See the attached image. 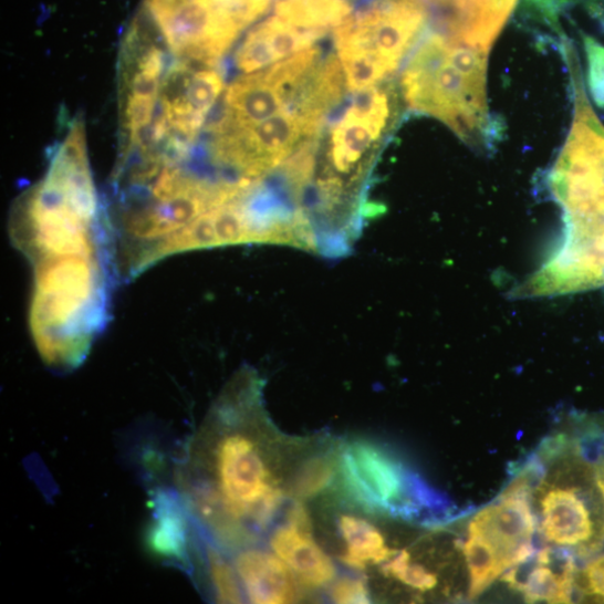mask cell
<instances>
[{
  "mask_svg": "<svg viewBox=\"0 0 604 604\" xmlns=\"http://www.w3.org/2000/svg\"><path fill=\"white\" fill-rule=\"evenodd\" d=\"M11 237L33 269L30 324L43 362L71 371L110 322L119 282L107 209L88 160L55 153L45 178L15 208Z\"/></svg>",
  "mask_w": 604,
  "mask_h": 604,
  "instance_id": "cell-1",
  "label": "cell"
},
{
  "mask_svg": "<svg viewBox=\"0 0 604 604\" xmlns=\"http://www.w3.org/2000/svg\"><path fill=\"white\" fill-rule=\"evenodd\" d=\"M249 373L227 388L215 410L217 431L199 437L189 458L207 460L212 480L183 487L187 506L226 542L244 541L243 523L267 525L280 503L265 459L242 423Z\"/></svg>",
  "mask_w": 604,
  "mask_h": 604,
  "instance_id": "cell-2",
  "label": "cell"
},
{
  "mask_svg": "<svg viewBox=\"0 0 604 604\" xmlns=\"http://www.w3.org/2000/svg\"><path fill=\"white\" fill-rule=\"evenodd\" d=\"M548 181L563 212V235L545 263L511 292L517 299L604 285V156L555 165Z\"/></svg>",
  "mask_w": 604,
  "mask_h": 604,
  "instance_id": "cell-3",
  "label": "cell"
},
{
  "mask_svg": "<svg viewBox=\"0 0 604 604\" xmlns=\"http://www.w3.org/2000/svg\"><path fill=\"white\" fill-rule=\"evenodd\" d=\"M487 54L433 30L425 33L402 76L409 108L445 123L471 146L485 144Z\"/></svg>",
  "mask_w": 604,
  "mask_h": 604,
  "instance_id": "cell-4",
  "label": "cell"
},
{
  "mask_svg": "<svg viewBox=\"0 0 604 604\" xmlns=\"http://www.w3.org/2000/svg\"><path fill=\"white\" fill-rule=\"evenodd\" d=\"M341 472L350 493L371 511L429 525L458 518L459 511L448 496L373 442L348 445L341 457Z\"/></svg>",
  "mask_w": 604,
  "mask_h": 604,
  "instance_id": "cell-5",
  "label": "cell"
},
{
  "mask_svg": "<svg viewBox=\"0 0 604 604\" xmlns=\"http://www.w3.org/2000/svg\"><path fill=\"white\" fill-rule=\"evenodd\" d=\"M392 115L389 94L371 87L355 93L351 105L336 122L332 136L330 175H348L362 160L365 153L387 127ZM342 179V178H341Z\"/></svg>",
  "mask_w": 604,
  "mask_h": 604,
  "instance_id": "cell-6",
  "label": "cell"
},
{
  "mask_svg": "<svg viewBox=\"0 0 604 604\" xmlns=\"http://www.w3.org/2000/svg\"><path fill=\"white\" fill-rule=\"evenodd\" d=\"M529 494L503 490L498 500L480 511L469 524L500 555L507 570L521 564L538 552L533 538L538 519Z\"/></svg>",
  "mask_w": 604,
  "mask_h": 604,
  "instance_id": "cell-7",
  "label": "cell"
},
{
  "mask_svg": "<svg viewBox=\"0 0 604 604\" xmlns=\"http://www.w3.org/2000/svg\"><path fill=\"white\" fill-rule=\"evenodd\" d=\"M518 0H431L434 29L488 52L508 23Z\"/></svg>",
  "mask_w": 604,
  "mask_h": 604,
  "instance_id": "cell-8",
  "label": "cell"
},
{
  "mask_svg": "<svg viewBox=\"0 0 604 604\" xmlns=\"http://www.w3.org/2000/svg\"><path fill=\"white\" fill-rule=\"evenodd\" d=\"M589 497L580 487H551L542 497L541 530L546 541L560 546H577L579 554L596 552V538Z\"/></svg>",
  "mask_w": 604,
  "mask_h": 604,
  "instance_id": "cell-9",
  "label": "cell"
},
{
  "mask_svg": "<svg viewBox=\"0 0 604 604\" xmlns=\"http://www.w3.org/2000/svg\"><path fill=\"white\" fill-rule=\"evenodd\" d=\"M271 548L302 584L322 587L335 579L336 567L312 537L311 519L302 507L291 510L288 524L274 532Z\"/></svg>",
  "mask_w": 604,
  "mask_h": 604,
  "instance_id": "cell-10",
  "label": "cell"
},
{
  "mask_svg": "<svg viewBox=\"0 0 604 604\" xmlns=\"http://www.w3.org/2000/svg\"><path fill=\"white\" fill-rule=\"evenodd\" d=\"M236 570L252 603H291L299 597V580L279 556L247 550L238 555Z\"/></svg>",
  "mask_w": 604,
  "mask_h": 604,
  "instance_id": "cell-11",
  "label": "cell"
},
{
  "mask_svg": "<svg viewBox=\"0 0 604 604\" xmlns=\"http://www.w3.org/2000/svg\"><path fill=\"white\" fill-rule=\"evenodd\" d=\"M184 501L175 493L159 491L154 500L153 521L148 527L146 545L160 560L190 567V534Z\"/></svg>",
  "mask_w": 604,
  "mask_h": 604,
  "instance_id": "cell-12",
  "label": "cell"
},
{
  "mask_svg": "<svg viewBox=\"0 0 604 604\" xmlns=\"http://www.w3.org/2000/svg\"><path fill=\"white\" fill-rule=\"evenodd\" d=\"M346 86L341 60L331 54L315 67L288 110L321 131L327 114L342 103Z\"/></svg>",
  "mask_w": 604,
  "mask_h": 604,
  "instance_id": "cell-13",
  "label": "cell"
},
{
  "mask_svg": "<svg viewBox=\"0 0 604 604\" xmlns=\"http://www.w3.org/2000/svg\"><path fill=\"white\" fill-rule=\"evenodd\" d=\"M223 103L241 128L262 123L288 110L284 96L265 83L259 72L235 80L226 90Z\"/></svg>",
  "mask_w": 604,
  "mask_h": 604,
  "instance_id": "cell-14",
  "label": "cell"
},
{
  "mask_svg": "<svg viewBox=\"0 0 604 604\" xmlns=\"http://www.w3.org/2000/svg\"><path fill=\"white\" fill-rule=\"evenodd\" d=\"M348 0H277L275 17L298 29L330 31L352 15Z\"/></svg>",
  "mask_w": 604,
  "mask_h": 604,
  "instance_id": "cell-15",
  "label": "cell"
},
{
  "mask_svg": "<svg viewBox=\"0 0 604 604\" xmlns=\"http://www.w3.org/2000/svg\"><path fill=\"white\" fill-rule=\"evenodd\" d=\"M340 531L346 544L344 563L356 570L388 561L396 552L388 549L382 533L369 522L352 516L340 520Z\"/></svg>",
  "mask_w": 604,
  "mask_h": 604,
  "instance_id": "cell-16",
  "label": "cell"
},
{
  "mask_svg": "<svg viewBox=\"0 0 604 604\" xmlns=\"http://www.w3.org/2000/svg\"><path fill=\"white\" fill-rule=\"evenodd\" d=\"M470 573L469 597L476 598L507 571L496 549L481 535L469 531L462 545Z\"/></svg>",
  "mask_w": 604,
  "mask_h": 604,
  "instance_id": "cell-17",
  "label": "cell"
},
{
  "mask_svg": "<svg viewBox=\"0 0 604 604\" xmlns=\"http://www.w3.org/2000/svg\"><path fill=\"white\" fill-rule=\"evenodd\" d=\"M337 53L347 87L354 93L375 87L397 70L396 66L373 52L343 50Z\"/></svg>",
  "mask_w": 604,
  "mask_h": 604,
  "instance_id": "cell-18",
  "label": "cell"
},
{
  "mask_svg": "<svg viewBox=\"0 0 604 604\" xmlns=\"http://www.w3.org/2000/svg\"><path fill=\"white\" fill-rule=\"evenodd\" d=\"M576 574L563 575L548 565L539 564L530 573L521 593L530 603H571L575 592H579Z\"/></svg>",
  "mask_w": 604,
  "mask_h": 604,
  "instance_id": "cell-19",
  "label": "cell"
},
{
  "mask_svg": "<svg viewBox=\"0 0 604 604\" xmlns=\"http://www.w3.org/2000/svg\"><path fill=\"white\" fill-rule=\"evenodd\" d=\"M259 28L267 37L279 61L313 48L329 33L322 30L293 28L277 17L268 19L259 24Z\"/></svg>",
  "mask_w": 604,
  "mask_h": 604,
  "instance_id": "cell-20",
  "label": "cell"
},
{
  "mask_svg": "<svg viewBox=\"0 0 604 604\" xmlns=\"http://www.w3.org/2000/svg\"><path fill=\"white\" fill-rule=\"evenodd\" d=\"M223 87L222 70L195 72L187 92V105L190 113L208 119Z\"/></svg>",
  "mask_w": 604,
  "mask_h": 604,
  "instance_id": "cell-21",
  "label": "cell"
},
{
  "mask_svg": "<svg viewBox=\"0 0 604 604\" xmlns=\"http://www.w3.org/2000/svg\"><path fill=\"white\" fill-rule=\"evenodd\" d=\"M335 478V468L324 457L308 461L296 471L291 482L292 492L302 498H311L325 491Z\"/></svg>",
  "mask_w": 604,
  "mask_h": 604,
  "instance_id": "cell-22",
  "label": "cell"
},
{
  "mask_svg": "<svg viewBox=\"0 0 604 604\" xmlns=\"http://www.w3.org/2000/svg\"><path fill=\"white\" fill-rule=\"evenodd\" d=\"M278 61L270 42L259 25L249 32L235 56L236 67L243 73L267 69Z\"/></svg>",
  "mask_w": 604,
  "mask_h": 604,
  "instance_id": "cell-23",
  "label": "cell"
},
{
  "mask_svg": "<svg viewBox=\"0 0 604 604\" xmlns=\"http://www.w3.org/2000/svg\"><path fill=\"white\" fill-rule=\"evenodd\" d=\"M384 573L416 590L426 592L436 587L437 576L425 566L412 562L407 551L395 553L383 567Z\"/></svg>",
  "mask_w": 604,
  "mask_h": 604,
  "instance_id": "cell-24",
  "label": "cell"
},
{
  "mask_svg": "<svg viewBox=\"0 0 604 604\" xmlns=\"http://www.w3.org/2000/svg\"><path fill=\"white\" fill-rule=\"evenodd\" d=\"M208 559L211 582L218 600L222 603H241L243 597L237 570L235 571L215 550H209Z\"/></svg>",
  "mask_w": 604,
  "mask_h": 604,
  "instance_id": "cell-25",
  "label": "cell"
},
{
  "mask_svg": "<svg viewBox=\"0 0 604 604\" xmlns=\"http://www.w3.org/2000/svg\"><path fill=\"white\" fill-rule=\"evenodd\" d=\"M587 62V83L594 103L604 110V46L583 34Z\"/></svg>",
  "mask_w": 604,
  "mask_h": 604,
  "instance_id": "cell-26",
  "label": "cell"
},
{
  "mask_svg": "<svg viewBox=\"0 0 604 604\" xmlns=\"http://www.w3.org/2000/svg\"><path fill=\"white\" fill-rule=\"evenodd\" d=\"M574 452L587 466L595 468L604 461V433L597 428H587L573 439Z\"/></svg>",
  "mask_w": 604,
  "mask_h": 604,
  "instance_id": "cell-27",
  "label": "cell"
},
{
  "mask_svg": "<svg viewBox=\"0 0 604 604\" xmlns=\"http://www.w3.org/2000/svg\"><path fill=\"white\" fill-rule=\"evenodd\" d=\"M158 100L129 95L125 118L128 129L132 132L144 128L153 123Z\"/></svg>",
  "mask_w": 604,
  "mask_h": 604,
  "instance_id": "cell-28",
  "label": "cell"
},
{
  "mask_svg": "<svg viewBox=\"0 0 604 604\" xmlns=\"http://www.w3.org/2000/svg\"><path fill=\"white\" fill-rule=\"evenodd\" d=\"M332 597L337 603H369L371 596L364 580L344 577L335 583L332 590Z\"/></svg>",
  "mask_w": 604,
  "mask_h": 604,
  "instance_id": "cell-29",
  "label": "cell"
},
{
  "mask_svg": "<svg viewBox=\"0 0 604 604\" xmlns=\"http://www.w3.org/2000/svg\"><path fill=\"white\" fill-rule=\"evenodd\" d=\"M160 77L136 71L129 81L131 95L159 100Z\"/></svg>",
  "mask_w": 604,
  "mask_h": 604,
  "instance_id": "cell-30",
  "label": "cell"
},
{
  "mask_svg": "<svg viewBox=\"0 0 604 604\" xmlns=\"http://www.w3.org/2000/svg\"><path fill=\"white\" fill-rule=\"evenodd\" d=\"M583 575L585 592L604 600V555L589 563Z\"/></svg>",
  "mask_w": 604,
  "mask_h": 604,
  "instance_id": "cell-31",
  "label": "cell"
},
{
  "mask_svg": "<svg viewBox=\"0 0 604 604\" xmlns=\"http://www.w3.org/2000/svg\"><path fill=\"white\" fill-rule=\"evenodd\" d=\"M527 3L551 23H558V15L570 0H527Z\"/></svg>",
  "mask_w": 604,
  "mask_h": 604,
  "instance_id": "cell-32",
  "label": "cell"
}]
</instances>
